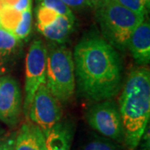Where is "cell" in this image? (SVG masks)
Listing matches in <instances>:
<instances>
[{"mask_svg": "<svg viewBox=\"0 0 150 150\" xmlns=\"http://www.w3.org/2000/svg\"><path fill=\"white\" fill-rule=\"evenodd\" d=\"M75 78L81 94L96 102L115 96L122 81L118 52L96 34L84 37L74 52Z\"/></svg>", "mask_w": 150, "mask_h": 150, "instance_id": "1", "label": "cell"}, {"mask_svg": "<svg viewBox=\"0 0 150 150\" xmlns=\"http://www.w3.org/2000/svg\"><path fill=\"white\" fill-rule=\"evenodd\" d=\"M119 112L124 129V144L130 150L139 144L150 116V73L142 67L132 70L120 98Z\"/></svg>", "mask_w": 150, "mask_h": 150, "instance_id": "2", "label": "cell"}, {"mask_svg": "<svg viewBox=\"0 0 150 150\" xmlns=\"http://www.w3.org/2000/svg\"><path fill=\"white\" fill-rule=\"evenodd\" d=\"M96 17L103 38L113 48L124 50L134 30L145 19L122 6L116 0L96 9Z\"/></svg>", "mask_w": 150, "mask_h": 150, "instance_id": "3", "label": "cell"}, {"mask_svg": "<svg viewBox=\"0 0 150 150\" xmlns=\"http://www.w3.org/2000/svg\"><path fill=\"white\" fill-rule=\"evenodd\" d=\"M46 85L59 101L69 100L74 93V58L71 50L65 46L54 45L48 50Z\"/></svg>", "mask_w": 150, "mask_h": 150, "instance_id": "4", "label": "cell"}, {"mask_svg": "<svg viewBox=\"0 0 150 150\" xmlns=\"http://www.w3.org/2000/svg\"><path fill=\"white\" fill-rule=\"evenodd\" d=\"M90 127L103 136L117 143L124 142V129L118 106L112 101L103 100L93 105L86 114Z\"/></svg>", "mask_w": 150, "mask_h": 150, "instance_id": "5", "label": "cell"}, {"mask_svg": "<svg viewBox=\"0 0 150 150\" xmlns=\"http://www.w3.org/2000/svg\"><path fill=\"white\" fill-rule=\"evenodd\" d=\"M48 49L40 39L34 40L28 51L25 68L24 112L27 116L33 96L42 83H46Z\"/></svg>", "mask_w": 150, "mask_h": 150, "instance_id": "6", "label": "cell"}, {"mask_svg": "<svg viewBox=\"0 0 150 150\" xmlns=\"http://www.w3.org/2000/svg\"><path fill=\"white\" fill-rule=\"evenodd\" d=\"M59 101L50 92L46 83H42L35 93L28 116L43 131L44 135L59 123L62 118Z\"/></svg>", "mask_w": 150, "mask_h": 150, "instance_id": "7", "label": "cell"}, {"mask_svg": "<svg viewBox=\"0 0 150 150\" xmlns=\"http://www.w3.org/2000/svg\"><path fill=\"white\" fill-rule=\"evenodd\" d=\"M22 93L15 79L4 77L0 79V120L9 127L17 125L21 112Z\"/></svg>", "mask_w": 150, "mask_h": 150, "instance_id": "8", "label": "cell"}, {"mask_svg": "<svg viewBox=\"0 0 150 150\" xmlns=\"http://www.w3.org/2000/svg\"><path fill=\"white\" fill-rule=\"evenodd\" d=\"M128 48L134 59L140 64H149L150 60V24L144 20L132 33Z\"/></svg>", "mask_w": 150, "mask_h": 150, "instance_id": "9", "label": "cell"}, {"mask_svg": "<svg viewBox=\"0 0 150 150\" xmlns=\"http://www.w3.org/2000/svg\"><path fill=\"white\" fill-rule=\"evenodd\" d=\"M14 150H45V135L34 123H25L14 139Z\"/></svg>", "mask_w": 150, "mask_h": 150, "instance_id": "10", "label": "cell"}, {"mask_svg": "<svg viewBox=\"0 0 150 150\" xmlns=\"http://www.w3.org/2000/svg\"><path fill=\"white\" fill-rule=\"evenodd\" d=\"M73 129L65 123H58L45 134V150H70Z\"/></svg>", "mask_w": 150, "mask_h": 150, "instance_id": "11", "label": "cell"}, {"mask_svg": "<svg viewBox=\"0 0 150 150\" xmlns=\"http://www.w3.org/2000/svg\"><path fill=\"white\" fill-rule=\"evenodd\" d=\"M74 22L63 15H59L51 24L38 27L39 32L45 37L57 43H64L67 41L71 33L74 31Z\"/></svg>", "mask_w": 150, "mask_h": 150, "instance_id": "12", "label": "cell"}, {"mask_svg": "<svg viewBox=\"0 0 150 150\" xmlns=\"http://www.w3.org/2000/svg\"><path fill=\"white\" fill-rule=\"evenodd\" d=\"M19 43L13 33L0 27V61L7 60L13 55Z\"/></svg>", "mask_w": 150, "mask_h": 150, "instance_id": "13", "label": "cell"}, {"mask_svg": "<svg viewBox=\"0 0 150 150\" xmlns=\"http://www.w3.org/2000/svg\"><path fill=\"white\" fill-rule=\"evenodd\" d=\"M21 12L13 8L4 6L0 12V26L7 31L13 33L18 22L21 18Z\"/></svg>", "mask_w": 150, "mask_h": 150, "instance_id": "14", "label": "cell"}, {"mask_svg": "<svg viewBox=\"0 0 150 150\" xmlns=\"http://www.w3.org/2000/svg\"><path fill=\"white\" fill-rule=\"evenodd\" d=\"M32 28V10L31 8L22 12L21 18L13 32L14 36L21 40L28 36Z\"/></svg>", "mask_w": 150, "mask_h": 150, "instance_id": "15", "label": "cell"}, {"mask_svg": "<svg viewBox=\"0 0 150 150\" xmlns=\"http://www.w3.org/2000/svg\"><path fill=\"white\" fill-rule=\"evenodd\" d=\"M40 4L57 12L60 15L66 17L70 21L75 23V17L73 12L62 0H40Z\"/></svg>", "mask_w": 150, "mask_h": 150, "instance_id": "16", "label": "cell"}, {"mask_svg": "<svg viewBox=\"0 0 150 150\" xmlns=\"http://www.w3.org/2000/svg\"><path fill=\"white\" fill-rule=\"evenodd\" d=\"M36 14H37L38 27H43V26H47V25L51 24L60 15L57 12L41 4L38 6Z\"/></svg>", "mask_w": 150, "mask_h": 150, "instance_id": "17", "label": "cell"}, {"mask_svg": "<svg viewBox=\"0 0 150 150\" xmlns=\"http://www.w3.org/2000/svg\"><path fill=\"white\" fill-rule=\"evenodd\" d=\"M81 150H119L118 145L104 138H95L88 142Z\"/></svg>", "mask_w": 150, "mask_h": 150, "instance_id": "18", "label": "cell"}, {"mask_svg": "<svg viewBox=\"0 0 150 150\" xmlns=\"http://www.w3.org/2000/svg\"><path fill=\"white\" fill-rule=\"evenodd\" d=\"M118 4L133 11L135 13L144 16L149 6V0H116Z\"/></svg>", "mask_w": 150, "mask_h": 150, "instance_id": "19", "label": "cell"}, {"mask_svg": "<svg viewBox=\"0 0 150 150\" xmlns=\"http://www.w3.org/2000/svg\"><path fill=\"white\" fill-rule=\"evenodd\" d=\"M66 5L69 8H81L88 5L87 0H62Z\"/></svg>", "mask_w": 150, "mask_h": 150, "instance_id": "20", "label": "cell"}, {"mask_svg": "<svg viewBox=\"0 0 150 150\" xmlns=\"http://www.w3.org/2000/svg\"><path fill=\"white\" fill-rule=\"evenodd\" d=\"M13 8L15 10L22 13L28 8H31V0H18Z\"/></svg>", "mask_w": 150, "mask_h": 150, "instance_id": "21", "label": "cell"}, {"mask_svg": "<svg viewBox=\"0 0 150 150\" xmlns=\"http://www.w3.org/2000/svg\"><path fill=\"white\" fill-rule=\"evenodd\" d=\"M87 1H88V5L94 8L95 10L101 8L106 4L105 0H87Z\"/></svg>", "mask_w": 150, "mask_h": 150, "instance_id": "22", "label": "cell"}, {"mask_svg": "<svg viewBox=\"0 0 150 150\" xmlns=\"http://www.w3.org/2000/svg\"><path fill=\"white\" fill-rule=\"evenodd\" d=\"M12 138H8V137H3L0 138V150H4L10 142Z\"/></svg>", "mask_w": 150, "mask_h": 150, "instance_id": "23", "label": "cell"}, {"mask_svg": "<svg viewBox=\"0 0 150 150\" xmlns=\"http://www.w3.org/2000/svg\"><path fill=\"white\" fill-rule=\"evenodd\" d=\"M2 1H3V3H4V6L13 8V6L15 5V4H16L18 0H2Z\"/></svg>", "mask_w": 150, "mask_h": 150, "instance_id": "24", "label": "cell"}, {"mask_svg": "<svg viewBox=\"0 0 150 150\" xmlns=\"http://www.w3.org/2000/svg\"><path fill=\"white\" fill-rule=\"evenodd\" d=\"M14 139H12L10 142L8 143V144L7 145V147L4 150H14Z\"/></svg>", "mask_w": 150, "mask_h": 150, "instance_id": "25", "label": "cell"}, {"mask_svg": "<svg viewBox=\"0 0 150 150\" xmlns=\"http://www.w3.org/2000/svg\"><path fill=\"white\" fill-rule=\"evenodd\" d=\"M112 1H114V0H105L106 4H107V3H110V2H112Z\"/></svg>", "mask_w": 150, "mask_h": 150, "instance_id": "26", "label": "cell"}]
</instances>
